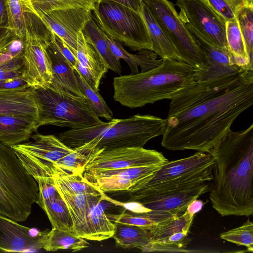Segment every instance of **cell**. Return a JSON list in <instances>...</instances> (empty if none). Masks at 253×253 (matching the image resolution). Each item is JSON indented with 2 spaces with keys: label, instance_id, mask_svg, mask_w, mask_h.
Returning a JSON list of instances; mask_svg holds the SVG:
<instances>
[{
  "label": "cell",
  "instance_id": "1",
  "mask_svg": "<svg viewBox=\"0 0 253 253\" xmlns=\"http://www.w3.org/2000/svg\"><path fill=\"white\" fill-rule=\"evenodd\" d=\"M253 104V69L243 70L228 88L168 117L162 146L175 151L209 152L231 129L236 118Z\"/></svg>",
  "mask_w": 253,
  "mask_h": 253
},
{
  "label": "cell",
  "instance_id": "2",
  "mask_svg": "<svg viewBox=\"0 0 253 253\" xmlns=\"http://www.w3.org/2000/svg\"><path fill=\"white\" fill-rule=\"evenodd\" d=\"M210 153L214 160L210 199L222 216L253 213V124L230 129Z\"/></svg>",
  "mask_w": 253,
  "mask_h": 253
},
{
  "label": "cell",
  "instance_id": "3",
  "mask_svg": "<svg viewBox=\"0 0 253 253\" xmlns=\"http://www.w3.org/2000/svg\"><path fill=\"white\" fill-rule=\"evenodd\" d=\"M158 67L145 72L122 75L113 79L114 99L130 108L170 100L192 86L196 71L176 60L162 58Z\"/></svg>",
  "mask_w": 253,
  "mask_h": 253
},
{
  "label": "cell",
  "instance_id": "4",
  "mask_svg": "<svg viewBox=\"0 0 253 253\" xmlns=\"http://www.w3.org/2000/svg\"><path fill=\"white\" fill-rule=\"evenodd\" d=\"M167 120L150 115L137 114L124 119L88 127L70 129L58 138L71 149L83 145L93 152L127 147L143 148L151 139L164 134Z\"/></svg>",
  "mask_w": 253,
  "mask_h": 253
},
{
  "label": "cell",
  "instance_id": "5",
  "mask_svg": "<svg viewBox=\"0 0 253 253\" xmlns=\"http://www.w3.org/2000/svg\"><path fill=\"white\" fill-rule=\"evenodd\" d=\"M38 186L13 150L0 142V214L26 220L36 202Z\"/></svg>",
  "mask_w": 253,
  "mask_h": 253
},
{
  "label": "cell",
  "instance_id": "6",
  "mask_svg": "<svg viewBox=\"0 0 253 253\" xmlns=\"http://www.w3.org/2000/svg\"><path fill=\"white\" fill-rule=\"evenodd\" d=\"M23 79L34 89L48 88L53 74L47 43L53 33L29 2L25 3Z\"/></svg>",
  "mask_w": 253,
  "mask_h": 253
},
{
  "label": "cell",
  "instance_id": "7",
  "mask_svg": "<svg viewBox=\"0 0 253 253\" xmlns=\"http://www.w3.org/2000/svg\"><path fill=\"white\" fill-rule=\"evenodd\" d=\"M210 182L140 189L129 193L130 201L141 204L143 212L141 215L162 224L183 213L192 201L209 191Z\"/></svg>",
  "mask_w": 253,
  "mask_h": 253
},
{
  "label": "cell",
  "instance_id": "8",
  "mask_svg": "<svg viewBox=\"0 0 253 253\" xmlns=\"http://www.w3.org/2000/svg\"><path fill=\"white\" fill-rule=\"evenodd\" d=\"M92 11L100 29L114 40L134 51L152 50V42L140 12L104 0H100Z\"/></svg>",
  "mask_w": 253,
  "mask_h": 253
},
{
  "label": "cell",
  "instance_id": "9",
  "mask_svg": "<svg viewBox=\"0 0 253 253\" xmlns=\"http://www.w3.org/2000/svg\"><path fill=\"white\" fill-rule=\"evenodd\" d=\"M35 91L40 108L38 127L53 125L75 129L102 122L85 98L59 94L48 88Z\"/></svg>",
  "mask_w": 253,
  "mask_h": 253
},
{
  "label": "cell",
  "instance_id": "10",
  "mask_svg": "<svg viewBox=\"0 0 253 253\" xmlns=\"http://www.w3.org/2000/svg\"><path fill=\"white\" fill-rule=\"evenodd\" d=\"M172 45L179 61L197 72L207 68L206 56L196 39L179 17L173 4L169 0H143Z\"/></svg>",
  "mask_w": 253,
  "mask_h": 253
},
{
  "label": "cell",
  "instance_id": "11",
  "mask_svg": "<svg viewBox=\"0 0 253 253\" xmlns=\"http://www.w3.org/2000/svg\"><path fill=\"white\" fill-rule=\"evenodd\" d=\"M214 160L208 152L198 151L177 160L168 161L151 175L143 178L127 191L140 189L174 187L213 179Z\"/></svg>",
  "mask_w": 253,
  "mask_h": 253
},
{
  "label": "cell",
  "instance_id": "12",
  "mask_svg": "<svg viewBox=\"0 0 253 253\" xmlns=\"http://www.w3.org/2000/svg\"><path fill=\"white\" fill-rule=\"evenodd\" d=\"M178 16L193 37L220 49H227L226 20L205 0H177Z\"/></svg>",
  "mask_w": 253,
  "mask_h": 253
},
{
  "label": "cell",
  "instance_id": "13",
  "mask_svg": "<svg viewBox=\"0 0 253 253\" xmlns=\"http://www.w3.org/2000/svg\"><path fill=\"white\" fill-rule=\"evenodd\" d=\"M31 141L11 146L28 173L35 179L52 176L53 165L72 152L58 137L52 134H32Z\"/></svg>",
  "mask_w": 253,
  "mask_h": 253
},
{
  "label": "cell",
  "instance_id": "14",
  "mask_svg": "<svg viewBox=\"0 0 253 253\" xmlns=\"http://www.w3.org/2000/svg\"><path fill=\"white\" fill-rule=\"evenodd\" d=\"M163 154L155 150L127 147L92 153L85 165L84 176L114 169L160 166L168 162Z\"/></svg>",
  "mask_w": 253,
  "mask_h": 253
},
{
  "label": "cell",
  "instance_id": "15",
  "mask_svg": "<svg viewBox=\"0 0 253 253\" xmlns=\"http://www.w3.org/2000/svg\"><path fill=\"white\" fill-rule=\"evenodd\" d=\"M49 231L25 226L0 214V250L24 252L43 249Z\"/></svg>",
  "mask_w": 253,
  "mask_h": 253
},
{
  "label": "cell",
  "instance_id": "16",
  "mask_svg": "<svg viewBox=\"0 0 253 253\" xmlns=\"http://www.w3.org/2000/svg\"><path fill=\"white\" fill-rule=\"evenodd\" d=\"M38 14L55 35L74 50L77 49L80 34L86 22L92 17L91 10L81 7L56 9Z\"/></svg>",
  "mask_w": 253,
  "mask_h": 253
},
{
  "label": "cell",
  "instance_id": "17",
  "mask_svg": "<svg viewBox=\"0 0 253 253\" xmlns=\"http://www.w3.org/2000/svg\"><path fill=\"white\" fill-rule=\"evenodd\" d=\"M243 70L219 79L196 82L170 99L168 117L185 111L226 89L238 79Z\"/></svg>",
  "mask_w": 253,
  "mask_h": 253
},
{
  "label": "cell",
  "instance_id": "18",
  "mask_svg": "<svg viewBox=\"0 0 253 253\" xmlns=\"http://www.w3.org/2000/svg\"><path fill=\"white\" fill-rule=\"evenodd\" d=\"M161 166L109 169L84 176L104 192L127 191L143 178L157 171Z\"/></svg>",
  "mask_w": 253,
  "mask_h": 253
},
{
  "label": "cell",
  "instance_id": "19",
  "mask_svg": "<svg viewBox=\"0 0 253 253\" xmlns=\"http://www.w3.org/2000/svg\"><path fill=\"white\" fill-rule=\"evenodd\" d=\"M68 47L77 60L74 69L94 90L99 91L101 80L109 69L107 64L82 32L78 37L77 49Z\"/></svg>",
  "mask_w": 253,
  "mask_h": 253
},
{
  "label": "cell",
  "instance_id": "20",
  "mask_svg": "<svg viewBox=\"0 0 253 253\" xmlns=\"http://www.w3.org/2000/svg\"><path fill=\"white\" fill-rule=\"evenodd\" d=\"M47 50L53 74L48 88L59 94L86 99L77 81L75 69L62 54L53 38L47 42Z\"/></svg>",
  "mask_w": 253,
  "mask_h": 253
},
{
  "label": "cell",
  "instance_id": "21",
  "mask_svg": "<svg viewBox=\"0 0 253 253\" xmlns=\"http://www.w3.org/2000/svg\"><path fill=\"white\" fill-rule=\"evenodd\" d=\"M40 108L35 89L30 86L0 90V115L36 118Z\"/></svg>",
  "mask_w": 253,
  "mask_h": 253
},
{
  "label": "cell",
  "instance_id": "22",
  "mask_svg": "<svg viewBox=\"0 0 253 253\" xmlns=\"http://www.w3.org/2000/svg\"><path fill=\"white\" fill-rule=\"evenodd\" d=\"M196 40L207 60V70L203 72H196V82L219 79L245 69L231 64L228 50L216 48Z\"/></svg>",
  "mask_w": 253,
  "mask_h": 253
},
{
  "label": "cell",
  "instance_id": "23",
  "mask_svg": "<svg viewBox=\"0 0 253 253\" xmlns=\"http://www.w3.org/2000/svg\"><path fill=\"white\" fill-rule=\"evenodd\" d=\"M36 118L13 115H0V142L11 147L28 141L37 131Z\"/></svg>",
  "mask_w": 253,
  "mask_h": 253
},
{
  "label": "cell",
  "instance_id": "24",
  "mask_svg": "<svg viewBox=\"0 0 253 253\" xmlns=\"http://www.w3.org/2000/svg\"><path fill=\"white\" fill-rule=\"evenodd\" d=\"M102 34L115 57L119 60H124L128 64L132 74L139 73L138 67L140 68V72H145L158 67L163 62V59H158V55L152 50L142 49L137 54L130 53L120 42L102 31Z\"/></svg>",
  "mask_w": 253,
  "mask_h": 253
},
{
  "label": "cell",
  "instance_id": "25",
  "mask_svg": "<svg viewBox=\"0 0 253 253\" xmlns=\"http://www.w3.org/2000/svg\"><path fill=\"white\" fill-rule=\"evenodd\" d=\"M61 197L66 204L74 222V233L84 238L86 217L92 204L103 197L91 194H78L69 192L55 183Z\"/></svg>",
  "mask_w": 253,
  "mask_h": 253
},
{
  "label": "cell",
  "instance_id": "26",
  "mask_svg": "<svg viewBox=\"0 0 253 253\" xmlns=\"http://www.w3.org/2000/svg\"><path fill=\"white\" fill-rule=\"evenodd\" d=\"M102 200L103 197L97 199L89 209L86 217L85 239L101 241L113 236L115 224L104 212L100 204Z\"/></svg>",
  "mask_w": 253,
  "mask_h": 253
},
{
  "label": "cell",
  "instance_id": "27",
  "mask_svg": "<svg viewBox=\"0 0 253 253\" xmlns=\"http://www.w3.org/2000/svg\"><path fill=\"white\" fill-rule=\"evenodd\" d=\"M226 39L230 62L242 69H253L249 61L246 46L236 18L226 21Z\"/></svg>",
  "mask_w": 253,
  "mask_h": 253
},
{
  "label": "cell",
  "instance_id": "28",
  "mask_svg": "<svg viewBox=\"0 0 253 253\" xmlns=\"http://www.w3.org/2000/svg\"><path fill=\"white\" fill-rule=\"evenodd\" d=\"M140 13L146 24L152 42V50L161 58L179 61L170 42L143 2Z\"/></svg>",
  "mask_w": 253,
  "mask_h": 253
},
{
  "label": "cell",
  "instance_id": "29",
  "mask_svg": "<svg viewBox=\"0 0 253 253\" xmlns=\"http://www.w3.org/2000/svg\"><path fill=\"white\" fill-rule=\"evenodd\" d=\"M37 204L46 213L52 228L74 233L73 219L68 207L60 194L51 199Z\"/></svg>",
  "mask_w": 253,
  "mask_h": 253
},
{
  "label": "cell",
  "instance_id": "30",
  "mask_svg": "<svg viewBox=\"0 0 253 253\" xmlns=\"http://www.w3.org/2000/svg\"><path fill=\"white\" fill-rule=\"evenodd\" d=\"M115 231L112 237L118 246L131 249L148 245L151 241L149 230L135 225L114 222Z\"/></svg>",
  "mask_w": 253,
  "mask_h": 253
},
{
  "label": "cell",
  "instance_id": "31",
  "mask_svg": "<svg viewBox=\"0 0 253 253\" xmlns=\"http://www.w3.org/2000/svg\"><path fill=\"white\" fill-rule=\"evenodd\" d=\"M82 32L102 57L107 64L109 69L121 74L122 67L120 61L112 52L102 36L101 30L92 17L86 22Z\"/></svg>",
  "mask_w": 253,
  "mask_h": 253
},
{
  "label": "cell",
  "instance_id": "32",
  "mask_svg": "<svg viewBox=\"0 0 253 253\" xmlns=\"http://www.w3.org/2000/svg\"><path fill=\"white\" fill-rule=\"evenodd\" d=\"M89 245L85 239L73 232L52 228L47 234L43 249L49 252L67 250L75 252L87 248Z\"/></svg>",
  "mask_w": 253,
  "mask_h": 253
},
{
  "label": "cell",
  "instance_id": "33",
  "mask_svg": "<svg viewBox=\"0 0 253 253\" xmlns=\"http://www.w3.org/2000/svg\"><path fill=\"white\" fill-rule=\"evenodd\" d=\"M92 153L84 145L74 149L72 152L60 158L53 165L52 174L83 173L85 165Z\"/></svg>",
  "mask_w": 253,
  "mask_h": 253
},
{
  "label": "cell",
  "instance_id": "34",
  "mask_svg": "<svg viewBox=\"0 0 253 253\" xmlns=\"http://www.w3.org/2000/svg\"><path fill=\"white\" fill-rule=\"evenodd\" d=\"M52 177L56 184L71 193L98 196H101L104 193L93 183L87 179L82 173L53 174Z\"/></svg>",
  "mask_w": 253,
  "mask_h": 253
},
{
  "label": "cell",
  "instance_id": "35",
  "mask_svg": "<svg viewBox=\"0 0 253 253\" xmlns=\"http://www.w3.org/2000/svg\"><path fill=\"white\" fill-rule=\"evenodd\" d=\"M194 216V215L191 214L185 211L179 216L164 223L157 225L149 230L151 241L159 240L179 232L188 233Z\"/></svg>",
  "mask_w": 253,
  "mask_h": 253
},
{
  "label": "cell",
  "instance_id": "36",
  "mask_svg": "<svg viewBox=\"0 0 253 253\" xmlns=\"http://www.w3.org/2000/svg\"><path fill=\"white\" fill-rule=\"evenodd\" d=\"M188 233L179 232L164 239L151 241L148 245L139 248L142 252H183L190 242Z\"/></svg>",
  "mask_w": 253,
  "mask_h": 253
},
{
  "label": "cell",
  "instance_id": "37",
  "mask_svg": "<svg viewBox=\"0 0 253 253\" xmlns=\"http://www.w3.org/2000/svg\"><path fill=\"white\" fill-rule=\"evenodd\" d=\"M75 72L79 85L93 111L99 118L112 120L113 112L98 91L94 90L77 70H75Z\"/></svg>",
  "mask_w": 253,
  "mask_h": 253
},
{
  "label": "cell",
  "instance_id": "38",
  "mask_svg": "<svg viewBox=\"0 0 253 253\" xmlns=\"http://www.w3.org/2000/svg\"><path fill=\"white\" fill-rule=\"evenodd\" d=\"M100 0H29L38 13L71 8H84L92 11Z\"/></svg>",
  "mask_w": 253,
  "mask_h": 253
},
{
  "label": "cell",
  "instance_id": "39",
  "mask_svg": "<svg viewBox=\"0 0 253 253\" xmlns=\"http://www.w3.org/2000/svg\"><path fill=\"white\" fill-rule=\"evenodd\" d=\"M5 4L8 26L24 40L26 34L24 0H5Z\"/></svg>",
  "mask_w": 253,
  "mask_h": 253
},
{
  "label": "cell",
  "instance_id": "40",
  "mask_svg": "<svg viewBox=\"0 0 253 253\" xmlns=\"http://www.w3.org/2000/svg\"><path fill=\"white\" fill-rule=\"evenodd\" d=\"M238 20L246 46L248 59L253 64V6L243 7L239 12Z\"/></svg>",
  "mask_w": 253,
  "mask_h": 253
},
{
  "label": "cell",
  "instance_id": "41",
  "mask_svg": "<svg viewBox=\"0 0 253 253\" xmlns=\"http://www.w3.org/2000/svg\"><path fill=\"white\" fill-rule=\"evenodd\" d=\"M221 239L247 248L249 252H253V223L248 219L242 225L221 233Z\"/></svg>",
  "mask_w": 253,
  "mask_h": 253
},
{
  "label": "cell",
  "instance_id": "42",
  "mask_svg": "<svg viewBox=\"0 0 253 253\" xmlns=\"http://www.w3.org/2000/svg\"><path fill=\"white\" fill-rule=\"evenodd\" d=\"M226 21L236 18L244 7L253 6V0H205Z\"/></svg>",
  "mask_w": 253,
  "mask_h": 253
},
{
  "label": "cell",
  "instance_id": "43",
  "mask_svg": "<svg viewBox=\"0 0 253 253\" xmlns=\"http://www.w3.org/2000/svg\"><path fill=\"white\" fill-rule=\"evenodd\" d=\"M108 218L113 222L138 226L150 230L159 224L146 217L137 213L123 212L118 214H107Z\"/></svg>",
  "mask_w": 253,
  "mask_h": 253
},
{
  "label": "cell",
  "instance_id": "44",
  "mask_svg": "<svg viewBox=\"0 0 253 253\" xmlns=\"http://www.w3.org/2000/svg\"><path fill=\"white\" fill-rule=\"evenodd\" d=\"M23 52L13 58L0 61V81L22 77L23 72Z\"/></svg>",
  "mask_w": 253,
  "mask_h": 253
},
{
  "label": "cell",
  "instance_id": "45",
  "mask_svg": "<svg viewBox=\"0 0 253 253\" xmlns=\"http://www.w3.org/2000/svg\"><path fill=\"white\" fill-rule=\"evenodd\" d=\"M53 40L62 54L74 69L76 66L77 60L72 51L66 43L54 34Z\"/></svg>",
  "mask_w": 253,
  "mask_h": 253
},
{
  "label": "cell",
  "instance_id": "46",
  "mask_svg": "<svg viewBox=\"0 0 253 253\" xmlns=\"http://www.w3.org/2000/svg\"><path fill=\"white\" fill-rule=\"evenodd\" d=\"M29 86L22 77L7 79L0 81V90Z\"/></svg>",
  "mask_w": 253,
  "mask_h": 253
},
{
  "label": "cell",
  "instance_id": "47",
  "mask_svg": "<svg viewBox=\"0 0 253 253\" xmlns=\"http://www.w3.org/2000/svg\"><path fill=\"white\" fill-rule=\"evenodd\" d=\"M14 35L15 34L8 25L0 26V51L7 44Z\"/></svg>",
  "mask_w": 253,
  "mask_h": 253
},
{
  "label": "cell",
  "instance_id": "48",
  "mask_svg": "<svg viewBox=\"0 0 253 253\" xmlns=\"http://www.w3.org/2000/svg\"><path fill=\"white\" fill-rule=\"evenodd\" d=\"M104 1H110L115 2L127 7H129L134 11L140 12L143 0H100Z\"/></svg>",
  "mask_w": 253,
  "mask_h": 253
},
{
  "label": "cell",
  "instance_id": "49",
  "mask_svg": "<svg viewBox=\"0 0 253 253\" xmlns=\"http://www.w3.org/2000/svg\"><path fill=\"white\" fill-rule=\"evenodd\" d=\"M204 203L197 199L192 201L187 206L186 211L190 214L195 215L201 211L203 207Z\"/></svg>",
  "mask_w": 253,
  "mask_h": 253
},
{
  "label": "cell",
  "instance_id": "50",
  "mask_svg": "<svg viewBox=\"0 0 253 253\" xmlns=\"http://www.w3.org/2000/svg\"><path fill=\"white\" fill-rule=\"evenodd\" d=\"M7 25V15L5 0H0V26Z\"/></svg>",
  "mask_w": 253,
  "mask_h": 253
}]
</instances>
